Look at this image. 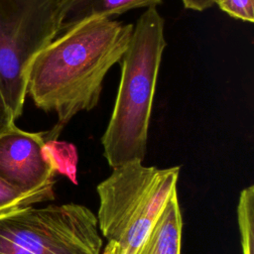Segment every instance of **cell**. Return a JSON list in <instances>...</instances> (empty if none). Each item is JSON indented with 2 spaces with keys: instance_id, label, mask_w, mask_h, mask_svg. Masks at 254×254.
<instances>
[{
  "instance_id": "6da1fadb",
  "label": "cell",
  "mask_w": 254,
  "mask_h": 254,
  "mask_svg": "<svg viewBox=\"0 0 254 254\" xmlns=\"http://www.w3.org/2000/svg\"><path fill=\"white\" fill-rule=\"evenodd\" d=\"M132 32L133 24L91 19L59 35L32 60L27 94L38 108L58 116L45 132L47 140H56L76 113L97 105L105 75L121 62Z\"/></svg>"
},
{
  "instance_id": "7a4b0ae2",
  "label": "cell",
  "mask_w": 254,
  "mask_h": 254,
  "mask_svg": "<svg viewBox=\"0 0 254 254\" xmlns=\"http://www.w3.org/2000/svg\"><path fill=\"white\" fill-rule=\"evenodd\" d=\"M165 20L157 7L147 8L135 25L121 60V78L114 107L101 138L103 156L112 168L143 162L153 99L163 52Z\"/></svg>"
},
{
  "instance_id": "3957f363",
  "label": "cell",
  "mask_w": 254,
  "mask_h": 254,
  "mask_svg": "<svg viewBox=\"0 0 254 254\" xmlns=\"http://www.w3.org/2000/svg\"><path fill=\"white\" fill-rule=\"evenodd\" d=\"M180 167L133 161L112 169L96 187L97 225L107 243L100 254H136L173 193Z\"/></svg>"
},
{
  "instance_id": "277c9868",
  "label": "cell",
  "mask_w": 254,
  "mask_h": 254,
  "mask_svg": "<svg viewBox=\"0 0 254 254\" xmlns=\"http://www.w3.org/2000/svg\"><path fill=\"white\" fill-rule=\"evenodd\" d=\"M96 215L77 203L0 212V254H100Z\"/></svg>"
},
{
  "instance_id": "5b68a950",
  "label": "cell",
  "mask_w": 254,
  "mask_h": 254,
  "mask_svg": "<svg viewBox=\"0 0 254 254\" xmlns=\"http://www.w3.org/2000/svg\"><path fill=\"white\" fill-rule=\"evenodd\" d=\"M64 3L0 0V88L15 120L27 96V68L59 35Z\"/></svg>"
},
{
  "instance_id": "8992f818",
  "label": "cell",
  "mask_w": 254,
  "mask_h": 254,
  "mask_svg": "<svg viewBox=\"0 0 254 254\" xmlns=\"http://www.w3.org/2000/svg\"><path fill=\"white\" fill-rule=\"evenodd\" d=\"M45 132H28L16 125L0 135V179L23 192L54 197L57 169L46 150Z\"/></svg>"
},
{
  "instance_id": "52a82bcc",
  "label": "cell",
  "mask_w": 254,
  "mask_h": 254,
  "mask_svg": "<svg viewBox=\"0 0 254 254\" xmlns=\"http://www.w3.org/2000/svg\"><path fill=\"white\" fill-rule=\"evenodd\" d=\"M162 1L163 0H65L59 35L91 19L110 18L111 16L123 14L136 8L157 7Z\"/></svg>"
},
{
  "instance_id": "ba28073f",
  "label": "cell",
  "mask_w": 254,
  "mask_h": 254,
  "mask_svg": "<svg viewBox=\"0 0 254 254\" xmlns=\"http://www.w3.org/2000/svg\"><path fill=\"white\" fill-rule=\"evenodd\" d=\"M183 218L173 193L136 254H181Z\"/></svg>"
},
{
  "instance_id": "9c48e42d",
  "label": "cell",
  "mask_w": 254,
  "mask_h": 254,
  "mask_svg": "<svg viewBox=\"0 0 254 254\" xmlns=\"http://www.w3.org/2000/svg\"><path fill=\"white\" fill-rule=\"evenodd\" d=\"M242 254H254V187L243 189L237 204Z\"/></svg>"
},
{
  "instance_id": "30bf717a",
  "label": "cell",
  "mask_w": 254,
  "mask_h": 254,
  "mask_svg": "<svg viewBox=\"0 0 254 254\" xmlns=\"http://www.w3.org/2000/svg\"><path fill=\"white\" fill-rule=\"evenodd\" d=\"M48 199H53V196L45 193L23 192L0 179V212L17 207L33 205L34 203Z\"/></svg>"
},
{
  "instance_id": "8fae6325",
  "label": "cell",
  "mask_w": 254,
  "mask_h": 254,
  "mask_svg": "<svg viewBox=\"0 0 254 254\" xmlns=\"http://www.w3.org/2000/svg\"><path fill=\"white\" fill-rule=\"evenodd\" d=\"M215 4L232 18L250 23L254 21L253 0H217Z\"/></svg>"
},
{
  "instance_id": "7c38bea8",
  "label": "cell",
  "mask_w": 254,
  "mask_h": 254,
  "mask_svg": "<svg viewBox=\"0 0 254 254\" xmlns=\"http://www.w3.org/2000/svg\"><path fill=\"white\" fill-rule=\"evenodd\" d=\"M15 125V118L0 88V135Z\"/></svg>"
},
{
  "instance_id": "4fadbf2b",
  "label": "cell",
  "mask_w": 254,
  "mask_h": 254,
  "mask_svg": "<svg viewBox=\"0 0 254 254\" xmlns=\"http://www.w3.org/2000/svg\"><path fill=\"white\" fill-rule=\"evenodd\" d=\"M217 0H182L185 8L194 11H204L216 3Z\"/></svg>"
}]
</instances>
